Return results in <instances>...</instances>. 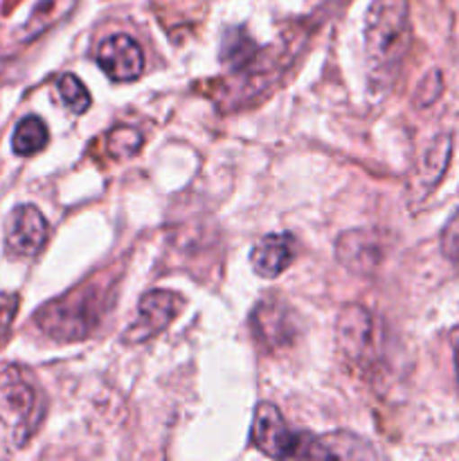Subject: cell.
<instances>
[{"mask_svg": "<svg viewBox=\"0 0 459 461\" xmlns=\"http://www.w3.org/2000/svg\"><path fill=\"white\" fill-rule=\"evenodd\" d=\"M412 27L408 0H374L364 18V59L374 90L394 84L408 57Z\"/></svg>", "mask_w": 459, "mask_h": 461, "instance_id": "obj_1", "label": "cell"}, {"mask_svg": "<svg viewBox=\"0 0 459 461\" xmlns=\"http://www.w3.org/2000/svg\"><path fill=\"white\" fill-rule=\"evenodd\" d=\"M102 304L104 293L94 284H88L61 300L45 304L36 313V324L54 340H81L99 324Z\"/></svg>", "mask_w": 459, "mask_h": 461, "instance_id": "obj_2", "label": "cell"}, {"mask_svg": "<svg viewBox=\"0 0 459 461\" xmlns=\"http://www.w3.org/2000/svg\"><path fill=\"white\" fill-rule=\"evenodd\" d=\"M252 444L274 459L310 457L313 437L291 430L273 403H259L252 421Z\"/></svg>", "mask_w": 459, "mask_h": 461, "instance_id": "obj_3", "label": "cell"}, {"mask_svg": "<svg viewBox=\"0 0 459 461\" xmlns=\"http://www.w3.org/2000/svg\"><path fill=\"white\" fill-rule=\"evenodd\" d=\"M0 392H3L4 405L14 414L16 441L22 444L36 430V423L40 421V414H43L39 387L27 376L25 369L9 367L0 376Z\"/></svg>", "mask_w": 459, "mask_h": 461, "instance_id": "obj_4", "label": "cell"}, {"mask_svg": "<svg viewBox=\"0 0 459 461\" xmlns=\"http://www.w3.org/2000/svg\"><path fill=\"white\" fill-rule=\"evenodd\" d=\"M338 349L354 367L372 363L376 354V331L374 318L358 304L342 309L338 318Z\"/></svg>", "mask_w": 459, "mask_h": 461, "instance_id": "obj_5", "label": "cell"}, {"mask_svg": "<svg viewBox=\"0 0 459 461\" xmlns=\"http://www.w3.org/2000/svg\"><path fill=\"white\" fill-rule=\"evenodd\" d=\"M250 324L256 342L270 351L288 347L292 338L297 336L295 315H292L291 306L284 300H277V297L261 300L256 309L252 311Z\"/></svg>", "mask_w": 459, "mask_h": 461, "instance_id": "obj_6", "label": "cell"}, {"mask_svg": "<svg viewBox=\"0 0 459 461\" xmlns=\"http://www.w3.org/2000/svg\"><path fill=\"white\" fill-rule=\"evenodd\" d=\"M336 252L340 264L346 266L351 273L369 275L382 261L385 237L378 230H349L340 234Z\"/></svg>", "mask_w": 459, "mask_h": 461, "instance_id": "obj_7", "label": "cell"}, {"mask_svg": "<svg viewBox=\"0 0 459 461\" xmlns=\"http://www.w3.org/2000/svg\"><path fill=\"white\" fill-rule=\"evenodd\" d=\"M176 311H178V295L169 291L147 293L140 300L138 320L124 333V340L135 345V342H144L148 338L158 336V333L169 327L171 320L176 318Z\"/></svg>", "mask_w": 459, "mask_h": 461, "instance_id": "obj_8", "label": "cell"}, {"mask_svg": "<svg viewBox=\"0 0 459 461\" xmlns=\"http://www.w3.org/2000/svg\"><path fill=\"white\" fill-rule=\"evenodd\" d=\"M48 237V221L34 205H21L9 216L4 241H7L9 252H14V255L34 257L45 246Z\"/></svg>", "mask_w": 459, "mask_h": 461, "instance_id": "obj_9", "label": "cell"}, {"mask_svg": "<svg viewBox=\"0 0 459 461\" xmlns=\"http://www.w3.org/2000/svg\"><path fill=\"white\" fill-rule=\"evenodd\" d=\"M97 63L112 81H133L142 72L144 57L129 34H112L99 45Z\"/></svg>", "mask_w": 459, "mask_h": 461, "instance_id": "obj_10", "label": "cell"}, {"mask_svg": "<svg viewBox=\"0 0 459 461\" xmlns=\"http://www.w3.org/2000/svg\"><path fill=\"white\" fill-rule=\"evenodd\" d=\"M292 257H295V241L291 234H268L255 246L250 264L256 275L273 279L288 268Z\"/></svg>", "mask_w": 459, "mask_h": 461, "instance_id": "obj_11", "label": "cell"}, {"mask_svg": "<svg viewBox=\"0 0 459 461\" xmlns=\"http://www.w3.org/2000/svg\"><path fill=\"white\" fill-rule=\"evenodd\" d=\"M450 151H453V140L448 135H439L428 147L426 156L418 165V187L423 189V194H430V189L441 180L450 162Z\"/></svg>", "mask_w": 459, "mask_h": 461, "instance_id": "obj_12", "label": "cell"}, {"mask_svg": "<svg viewBox=\"0 0 459 461\" xmlns=\"http://www.w3.org/2000/svg\"><path fill=\"white\" fill-rule=\"evenodd\" d=\"M48 144V126L39 117H25L14 131L12 147L18 156H34Z\"/></svg>", "mask_w": 459, "mask_h": 461, "instance_id": "obj_13", "label": "cell"}, {"mask_svg": "<svg viewBox=\"0 0 459 461\" xmlns=\"http://www.w3.org/2000/svg\"><path fill=\"white\" fill-rule=\"evenodd\" d=\"M256 52H259V48H256V43L246 34V32L230 30L223 39L220 59H223V63L232 66L234 70H243V68L256 57Z\"/></svg>", "mask_w": 459, "mask_h": 461, "instance_id": "obj_14", "label": "cell"}, {"mask_svg": "<svg viewBox=\"0 0 459 461\" xmlns=\"http://www.w3.org/2000/svg\"><path fill=\"white\" fill-rule=\"evenodd\" d=\"M57 90L58 95H61L63 104H66L72 113H76V115L90 106V93L86 90V86L81 84L79 77L63 75L61 79L57 81Z\"/></svg>", "mask_w": 459, "mask_h": 461, "instance_id": "obj_15", "label": "cell"}, {"mask_svg": "<svg viewBox=\"0 0 459 461\" xmlns=\"http://www.w3.org/2000/svg\"><path fill=\"white\" fill-rule=\"evenodd\" d=\"M142 147V135L133 129H115L108 135V151L117 158H129L133 153H138V149Z\"/></svg>", "mask_w": 459, "mask_h": 461, "instance_id": "obj_16", "label": "cell"}, {"mask_svg": "<svg viewBox=\"0 0 459 461\" xmlns=\"http://www.w3.org/2000/svg\"><path fill=\"white\" fill-rule=\"evenodd\" d=\"M441 250L446 259L459 266V212L448 221L444 234H441Z\"/></svg>", "mask_w": 459, "mask_h": 461, "instance_id": "obj_17", "label": "cell"}, {"mask_svg": "<svg viewBox=\"0 0 459 461\" xmlns=\"http://www.w3.org/2000/svg\"><path fill=\"white\" fill-rule=\"evenodd\" d=\"M18 309V297L16 295H7V297H0V338L4 336V331L9 329L12 324L14 313Z\"/></svg>", "mask_w": 459, "mask_h": 461, "instance_id": "obj_18", "label": "cell"}, {"mask_svg": "<svg viewBox=\"0 0 459 461\" xmlns=\"http://www.w3.org/2000/svg\"><path fill=\"white\" fill-rule=\"evenodd\" d=\"M450 345H453L454 372H457V381H459V327H454L453 331H450Z\"/></svg>", "mask_w": 459, "mask_h": 461, "instance_id": "obj_19", "label": "cell"}]
</instances>
